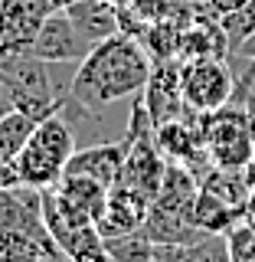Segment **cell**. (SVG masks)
Instances as JSON below:
<instances>
[{"instance_id":"obj_1","label":"cell","mask_w":255,"mask_h":262,"mask_svg":"<svg viewBox=\"0 0 255 262\" xmlns=\"http://www.w3.org/2000/svg\"><path fill=\"white\" fill-rule=\"evenodd\" d=\"M151 56L144 43L128 33H114L92 46V53L79 62L69 82V102L82 112H102L121 98H134L144 92L151 79Z\"/></svg>"},{"instance_id":"obj_2","label":"cell","mask_w":255,"mask_h":262,"mask_svg":"<svg viewBox=\"0 0 255 262\" xmlns=\"http://www.w3.org/2000/svg\"><path fill=\"white\" fill-rule=\"evenodd\" d=\"M203 141L213 167L242 170L255 158V125L242 108H219L203 115Z\"/></svg>"},{"instance_id":"obj_3","label":"cell","mask_w":255,"mask_h":262,"mask_svg":"<svg viewBox=\"0 0 255 262\" xmlns=\"http://www.w3.org/2000/svg\"><path fill=\"white\" fill-rule=\"evenodd\" d=\"M180 95L193 115H213L236 95V76L223 59H187L180 66Z\"/></svg>"},{"instance_id":"obj_4","label":"cell","mask_w":255,"mask_h":262,"mask_svg":"<svg viewBox=\"0 0 255 262\" xmlns=\"http://www.w3.org/2000/svg\"><path fill=\"white\" fill-rule=\"evenodd\" d=\"M23 53L36 56V59H43L49 66H62V62H82L92 53V43L76 30V23L69 20L65 10H53Z\"/></svg>"},{"instance_id":"obj_5","label":"cell","mask_w":255,"mask_h":262,"mask_svg":"<svg viewBox=\"0 0 255 262\" xmlns=\"http://www.w3.org/2000/svg\"><path fill=\"white\" fill-rule=\"evenodd\" d=\"M53 13V0H0V49H27Z\"/></svg>"},{"instance_id":"obj_6","label":"cell","mask_w":255,"mask_h":262,"mask_svg":"<svg viewBox=\"0 0 255 262\" xmlns=\"http://www.w3.org/2000/svg\"><path fill=\"white\" fill-rule=\"evenodd\" d=\"M141 98H144L147 112H151L154 125H164V121L183 118L190 108H187L183 95H180V62H177V59L154 62L151 79H147Z\"/></svg>"},{"instance_id":"obj_7","label":"cell","mask_w":255,"mask_h":262,"mask_svg":"<svg viewBox=\"0 0 255 262\" xmlns=\"http://www.w3.org/2000/svg\"><path fill=\"white\" fill-rule=\"evenodd\" d=\"M125 154H128V141H105V144L82 147L69 158L65 174L92 177L105 187H114L121 180V170H125Z\"/></svg>"},{"instance_id":"obj_8","label":"cell","mask_w":255,"mask_h":262,"mask_svg":"<svg viewBox=\"0 0 255 262\" xmlns=\"http://www.w3.org/2000/svg\"><path fill=\"white\" fill-rule=\"evenodd\" d=\"M147 210H151V200H147L144 193L131 190V187H125V184H114L108 190L105 213H102V220H98V233H102V239L141 229Z\"/></svg>"},{"instance_id":"obj_9","label":"cell","mask_w":255,"mask_h":262,"mask_svg":"<svg viewBox=\"0 0 255 262\" xmlns=\"http://www.w3.org/2000/svg\"><path fill=\"white\" fill-rule=\"evenodd\" d=\"M69 20L76 23V30L88 39L92 46H98L102 39L121 33V10L111 0H76L65 7Z\"/></svg>"},{"instance_id":"obj_10","label":"cell","mask_w":255,"mask_h":262,"mask_svg":"<svg viewBox=\"0 0 255 262\" xmlns=\"http://www.w3.org/2000/svg\"><path fill=\"white\" fill-rule=\"evenodd\" d=\"M56 196L69 207L72 213H79L82 220H88V223L98 226V220H102L105 213V203H108V190L111 187L98 184L92 177H79V174H62V180L53 187Z\"/></svg>"},{"instance_id":"obj_11","label":"cell","mask_w":255,"mask_h":262,"mask_svg":"<svg viewBox=\"0 0 255 262\" xmlns=\"http://www.w3.org/2000/svg\"><path fill=\"white\" fill-rule=\"evenodd\" d=\"M13 167H16L20 184L33 187V190H53V187L62 180V174H65V164L59 158H53L46 147H39L33 138H30V144L20 151V158L13 161Z\"/></svg>"},{"instance_id":"obj_12","label":"cell","mask_w":255,"mask_h":262,"mask_svg":"<svg viewBox=\"0 0 255 262\" xmlns=\"http://www.w3.org/2000/svg\"><path fill=\"white\" fill-rule=\"evenodd\" d=\"M151 262H229L226 233H210L196 243L180 246H157Z\"/></svg>"},{"instance_id":"obj_13","label":"cell","mask_w":255,"mask_h":262,"mask_svg":"<svg viewBox=\"0 0 255 262\" xmlns=\"http://www.w3.org/2000/svg\"><path fill=\"white\" fill-rule=\"evenodd\" d=\"M49 259H62V249L46 246L43 239L20 229L0 233V262H49Z\"/></svg>"},{"instance_id":"obj_14","label":"cell","mask_w":255,"mask_h":262,"mask_svg":"<svg viewBox=\"0 0 255 262\" xmlns=\"http://www.w3.org/2000/svg\"><path fill=\"white\" fill-rule=\"evenodd\" d=\"M36 125H39V121L33 118V115L20 112V108L0 112V158L13 164L16 158H20V151L30 144Z\"/></svg>"},{"instance_id":"obj_15","label":"cell","mask_w":255,"mask_h":262,"mask_svg":"<svg viewBox=\"0 0 255 262\" xmlns=\"http://www.w3.org/2000/svg\"><path fill=\"white\" fill-rule=\"evenodd\" d=\"M154 246L141 229L134 233H121V236H108L105 239V252L111 262H151L154 259Z\"/></svg>"},{"instance_id":"obj_16","label":"cell","mask_w":255,"mask_h":262,"mask_svg":"<svg viewBox=\"0 0 255 262\" xmlns=\"http://www.w3.org/2000/svg\"><path fill=\"white\" fill-rule=\"evenodd\" d=\"M219 27L226 33L229 53H236V49L255 33V0H249L245 7H239V10H233V13H223L219 16Z\"/></svg>"},{"instance_id":"obj_17","label":"cell","mask_w":255,"mask_h":262,"mask_svg":"<svg viewBox=\"0 0 255 262\" xmlns=\"http://www.w3.org/2000/svg\"><path fill=\"white\" fill-rule=\"evenodd\" d=\"M226 249L229 262H255V226L249 223V216L226 229Z\"/></svg>"},{"instance_id":"obj_18","label":"cell","mask_w":255,"mask_h":262,"mask_svg":"<svg viewBox=\"0 0 255 262\" xmlns=\"http://www.w3.org/2000/svg\"><path fill=\"white\" fill-rule=\"evenodd\" d=\"M245 4H249V0H210V13L219 20L223 13H233V10H239Z\"/></svg>"},{"instance_id":"obj_19","label":"cell","mask_w":255,"mask_h":262,"mask_svg":"<svg viewBox=\"0 0 255 262\" xmlns=\"http://www.w3.org/2000/svg\"><path fill=\"white\" fill-rule=\"evenodd\" d=\"M20 184V177H16V167L10 161H4L0 158V187H16Z\"/></svg>"},{"instance_id":"obj_20","label":"cell","mask_w":255,"mask_h":262,"mask_svg":"<svg viewBox=\"0 0 255 262\" xmlns=\"http://www.w3.org/2000/svg\"><path fill=\"white\" fill-rule=\"evenodd\" d=\"M236 53H239V56H249V59L255 62V33H252L249 39H245V43H242L239 49H236Z\"/></svg>"},{"instance_id":"obj_21","label":"cell","mask_w":255,"mask_h":262,"mask_svg":"<svg viewBox=\"0 0 255 262\" xmlns=\"http://www.w3.org/2000/svg\"><path fill=\"white\" fill-rule=\"evenodd\" d=\"M69 4H76V0H53V10H65Z\"/></svg>"},{"instance_id":"obj_22","label":"cell","mask_w":255,"mask_h":262,"mask_svg":"<svg viewBox=\"0 0 255 262\" xmlns=\"http://www.w3.org/2000/svg\"><path fill=\"white\" fill-rule=\"evenodd\" d=\"M245 213H255V187H252V193H249V203H245Z\"/></svg>"}]
</instances>
